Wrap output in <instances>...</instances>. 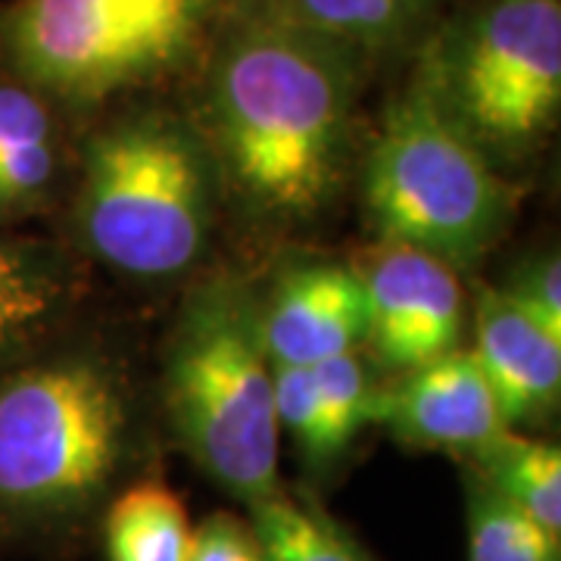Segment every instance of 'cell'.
<instances>
[{
	"instance_id": "13",
	"label": "cell",
	"mask_w": 561,
	"mask_h": 561,
	"mask_svg": "<svg viewBox=\"0 0 561 561\" xmlns=\"http://www.w3.org/2000/svg\"><path fill=\"white\" fill-rule=\"evenodd\" d=\"M465 459L496 493L561 537V453L556 443L530 440L508 427Z\"/></svg>"
},
{
	"instance_id": "11",
	"label": "cell",
	"mask_w": 561,
	"mask_h": 561,
	"mask_svg": "<svg viewBox=\"0 0 561 561\" xmlns=\"http://www.w3.org/2000/svg\"><path fill=\"white\" fill-rule=\"evenodd\" d=\"M474 334V356L508 427L552 415L561 397V337L549 334L500 287L478 294Z\"/></svg>"
},
{
	"instance_id": "5",
	"label": "cell",
	"mask_w": 561,
	"mask_h": 561,
	"mask_svg": "<svg viewBox=\"0 0 561 561\" xmlns=\"http://www.w3.org/2000/svg\"><path fill=\"white\" fill-rule=\"evenodd\" d=\"M116 378L91 359H60L0 378V518L47 522L94 500L125 434Z\"/></svg>"
},
{
	"instance_id": "19",
	"label": "cell",
	"mask_w": 561,
	"mask_h": 561,
	"mask_svg": "<svg viewBox=\"0 0 561 561\" xmlns=\"http://www.w3.org/2000/svg\"><path fill=\"white\" fill-rule=\"evenodd\" d=\"M275 383V412L280 431H287L302 459L312 465L316 443H319V409H316V381L309 365H272Z\"/></svg>"
},
{
	"instance_id": "10",
	"label": "cell",
	"mask_w": 561,
	"mask_h": 561,
	"mask_svg": "<svg viewBox=\"0 0 561 561\" xmlns=\"http://www.w3.org/2000/svg\"><path fill=\"white\" fill-rule=\"evenodd\" d=\"M260 334L272 365H319L359 353L368 337L359 272L334 262L290 268L260 302Z\"/></svg>"
},
{
	"instance_id": "8",
	"label": "cell",
	"mask_w": 561,
	"mask_h": 561,
	"mask_svg": "<svg viewBox=\"0 0 561 561\" xmlns=\"http://www.w3.org/2000/svg\"><path fill=\"white\" fill-rule=\"evenodd\" d=\"M368 337L387 371H412L456 350L465 324L459 268L402 241L371 247L356 265Z\"/></svg>"
},
{
	"instance_id": "21",
	"label": "cell",
	"mask_w": 561,
	"mask_h": 561,
	"mask_svg": "<svg viewBox=\"0 0 561 561\" xmlns=\"http://www.w3.org/2000/svg\"><path fill=\"white\" fill-rule=\"evenodd\" d=\"M184 561H262V549L253 524L231 512H216L194 527Z\"/></svg>"
},
{
	"instance_id": "16",
	"label": "cell",
	"mask_w": 561,
	"mask_h": 561,
	"mask_svg": "<svg viewBox=\"0 0 561 561\" xmlns=\"http://www.w3.org/2000/svg\"><path fill=\"white\" fill-rule=\"evenodd\" d=\"M309 368L316 381V409H319V443H316L312 468L324 471L328 465L341 459L350 443L368 424H381L387 390L371 387L359 353H343Z\"/></svg>"
},
{
	"instance_id": "20",
	"label": "cell",
	"mask_w": 561,
	"mask_h": 561,
	"mask_svg": "<svg viewBox=\"0 0 561 561\" xmlns=\"http://www.w3.org/2000/svg\"><path fill=\"white\" fill-rule=\"evenodd\" d=\"M500 290L530 319L540 321L549 334L561 337V260L556 250L522 262Z\"/></svg>"
},
{
	"instance_id": "12",
	"label": "cell",
	"mask_w": 561,
	"mask_h": 561,
	"mask_svg": "<svg viewBox=\"0 0 561 561\" xmlns=\"http://www.w3.org/2000/svg\"><path fill=\"white\" fill-rule=\"evenodd\" d=\"M371 60L419 35L440 0H243Z\"/></svg>"
},
{
	"instance_id": "15",
	"label": "cell",
	"mask_w": 561,
	"mask_h": 561,
	"mask_svg": "<svg viewBox=\"0 0 561 561\" xmlns=\"http://www.w3.org/2000/svg\"><path fill=\"white\" fill-rule=\"evenodd\" d=\"M262 561H375L331 515L275 490L250 505Z\"/></svg>"
},
{
	"instance_id": "9",
	"label": "cell",
	"mask_w": 561,
	"mask_h": 561,
	"mask_svg": "<svg viewBox=\"0 0 561 561\" xmlns=\"http://www.w3.org/2000/svg\"><path fill=\"white\" fill-rule=\"evenodd\" d=\"M381 424L405 446L459 456L508 431L474 350L459 346L405 371L400 390H387Z\"/></svg>"
},
{
	"instance_id": "3",
	"label": "cell",
	"mask_w": 561,
	"mask_h": 561,
	"mask_svg": "<svg viewBox=\"0 0 561 561\" xmlns=\"http://www.w3.org/2000/svg\"><path fill=\"white\" fill-rule=\"evenodd\" d=\"M213 221V165L194 131L135 116L94 135L79 194L81 241L135 278H169L203 253Z\"/></svg>"
},
{
	"instance_id": "6",
	"label": "cell",
	"mask_w": 561,
	"mask_h": 561,
	"mask_svg": "<svg viewBox=\"0 0 561 561\" xmlns=\"http://www.w3.org/2000/svg\"><path fill=\"white\" fill-rule=\"evenodd\" d=\"M415 79L490 160L522 157L561 113V0H483L427 44Z\"/></svg>"
},
{
	"instance_id": "1",
	"label": "cell",
	"mask_w": 561,
	"mask_h": 561,
	"mask_svg": "<svg viewBox=\"0 0 561 561\" xmlns=\"http://www.w3.org/2000/svg\"><path fill=\"white\" fill-rule=\"evenodd\" d=\"M362 62L334 41L238 3L209 62L206 119L247 206L300 221L334 197Z\"/></svg>"
},
{
	"instance_id": "4",
	"label": "cell",
	"mask_w": 561,
	"mask_h": 561,
	"mask_svg": "<svg viewBox=\"0 0 561 561\" xmlns=\"http://www.w3.org/2000/svg\"><path fill=\"white\" fill-rule=\"evenodd\" d=\"M365 201L387 241L453 268L474 265L512 219V194L490 157L419 79L387 106L365 162Z\"/></svg>"
},
{
	"instance_id": "14",
	"label": "cell",
	"mask_w": 561,
	"mask_h": 561,
	"mask_svg": "<svg viewBox=\"0 0 561 561\" xmlns=\"http://www.w3.org/2000/svg\"><path fill=\"white\" fill-rule=\"evenodd\" d=\"M194 527L184 502L160 481L128 486L106 512V561H184Z\"/></svg>"
},
{
	"instance_id": "7",
	"label": "cell",
	"mask_w": 561,
	"mask_h": 561,
	"mask_svg": "<svg viewBox=\"0 0 561 561\" xmlns=\"http://www.w3.org/2000/svg\"><path fill=\"white\" fill-rule=\"evenodd\" d=\"M216 0H16L0 22L3 54L38 94L106 101L172 72L206 32Z\"/></svg>"
},
{
	"instance_id": "17",
	"label": "cell",
	"mask_w": 561,
	"mask_h": 561,
	"mask_svg": "<svg viewBox=\"0 0 561 561\" xmlns=\"http://www.w3.org/2000/svg\"><path fill=\"white\" fill-rule=\"evenodd\" d=\"M465 561H561V537L524 515L478 471H465Z\"/></svg>"
},
{
	"instance_id": "18",
	"label": "cell",
	"mask_w": 561,
	"mask_h": 561,
	"mask_svg": "<svg viewBox=\"0 0 561 561\" xmlns=\"http://www.w3.org/2000/svg\"><path fill=\"white\" fill-rule=\"evenodd\" d=\"M62 284L50 260L0 234V359L32 343L57 316Z\"/></svg>"
},
{
	"instance_id": "2",
	"label": "cell",
	"mask_w": 561,
	"mask_h": 561,
	"mask_svg": "<svg viewBox=\"0 0 561 561\" xmlns=\"http://www.w3.org/2000/svg\"><path fill=\"white\" fill-rule=\"evenodd\" d=\"M165 409L184 453L243 505L278 486L280 424L260 302L234 278L203 284L181 312Z\"/></svg>"
}]
</instances>
